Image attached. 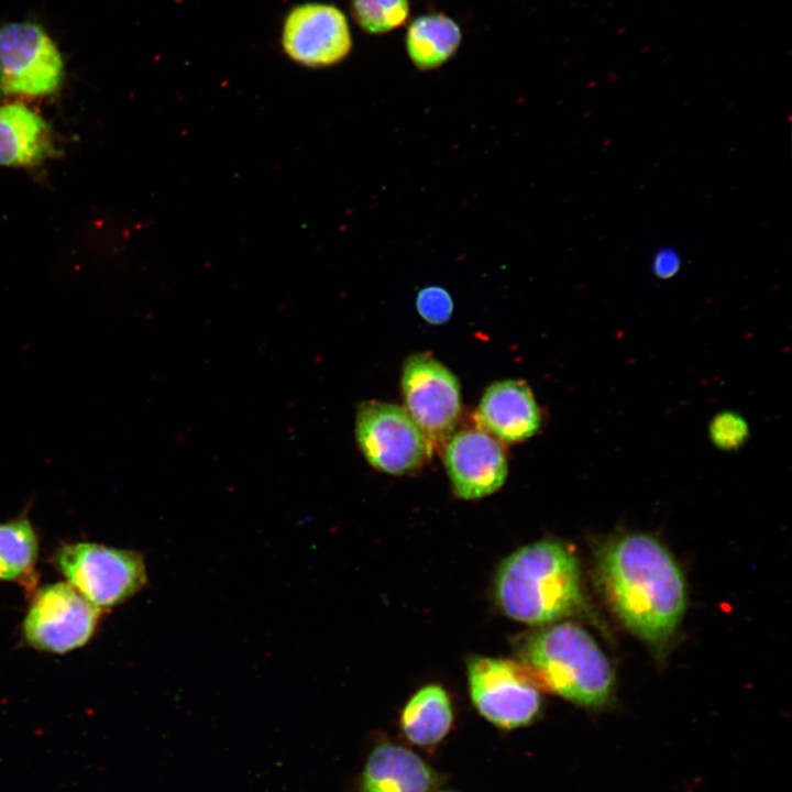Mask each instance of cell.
I'll return each mask as SVG.
<instances>
[{
	"label": "cell",
	"instance_id": "1",
	"mask_svg": "<svg viewBox=\"0 0 792 792\" xmlns=\"http://www.w3.org/2000/svg\"><path fill=\"white\" fill-rule=\"evenodd\" d=\"M600 585L622 623L644 641L661 646L675 632L686 608L683 573L653 536L624 534L596 551Z\"/></svg>",
	"mask_w": 792,
	"mask_h": 792
},
{
	"label": "cell",
	"instance_id": "2",
	"mask_svg": "<svg viewBox=\"0 0 792 792\" xmlns=\"http://www.w3.org/2000/svg\"><path fill=\"white\" fill-rule=\"evenodd\" d=\"M495 597L505 615L529 625L573 615L585 602L578 559L552 540L521 547L501 564Z\"/></svg>",
	"mask_w": 792,
	"mask_h": 792
},
{
	"label": "cell",
	"instance_id": "3",
	"mask_svg": "<svg viewBox=\"0 0 792 792\" xmlns=\"http://www.w3.org/2000/svg\"><path fill=\"white\" fill-rule=\"evenodd\" d=\"M522 663L541 688L585 706H601L612 694L613 668L594 638L573 623L543 628L528 638Z\"/></svg>",
	"mask_w": 792,
	"mask_h": 792
},
{
	"label": "cell",
	"instance_id": "4",
	"mask_svg": "<svg viewBox=\"0 0 792 792\" xmlns=\"http://www.w3.org/2000/svg\"><path fill=\"white\" fill-rule=\"evenodd\" d=\"M55 563L67 583L100 610L125 602L147 582L142 556L131 550L70 543L57 550Z\"/></svg>",
	"mask_w": 792,
	"mask_h": 792
},
{
	"label": "cell",
	"instance_id": "5",
	"mask_svg": "<svg viewBox=\"0 0 792 792\" xmlns=\"http://www.w3.org/2000/svg\"><path fill=\"white\" fill-rule=\"evenodd\" d=\"M355 437L369 463L388 474L414 472L432 453L425 432L405 408L394 404L362 403L356 413Z\"/></svg>",
	"mask_w": 792,
	"mask_h": 792
},
{
	"label": "cell",
	"instance_id": "6",
	"mask_svg": "<svg viewBox=\"0 0 792 792\" xmlns=\"http://www.w3.org/2000/svg\"><path fill=\"white\" fill-rule=\"evenodd\" d=\"M468 680L474 706L499 727L526 725L539 712L541 686L522 662L476 656L468 662Z\"/></svg>",
	"mask_w": 792,
	"mask_h": 792
},
{
	"label": "cell",
	"instance_id": "7",
	"mask_svg": "<svg viewBox=\"0 0 792 792\" xmlns=\"http://www.w3.org/2000/svg\"><path fill=\"white\" fill-rule=\"evenodd\" d=\"M64 77L62 55L44 29L15 22L0 29V91L4 95L46 96Z\"/></svg>",
	"mask_w": 792,
	"mask_h": 792
},
{
	"label": "cell",
	"instance_id": "8",
	"mask_svg": "<svg viewBox=\"0 0 792 792\" xmlns=\"http://www.w3.org/2000/svg\"><path fill=\"white\" fill-rule=\"evenodd\" d=\"M100 609L70 584L58 582L37 591L23 623L28 644L42 651L65 653L92 636Z\"/></svg>",
	"mask_w": 792,
	"mask_h": 792
},
{
	"label": "cell",
	"instance_id": "9",
	"mask_svg": "<svg viewBox=\"0 0 792 792\" xmlns=\"http://www.w3.org/2000/svg\"><path fill=\"white\" fill-rule=\"evenodd\" d=\"M406 410L432 446L447 442L461 411L460 385L453 373L428 354H414L404 365Z\"/></svg>",
	"mask_w": 792,
	"mask_h": 792
},
{
	"label": "cell",
	"instance_id": "10",
	"mask_svg": "<svg viewBox=\"0 0 792 792\" xmlns=\"http://www.w3.org/2000/svg\"><path fill=\"white\" fill-rule=\"evenodd\" d=\"M352 35L345 14L323 2L298 4L285 16L282 47L295 63L306 67H328L351 52Z\"/></svg>",
	"mask_w": 792,
	"mask_h": 792
},
{
	"label": "cell",
	"instance_id": "11",
	"mask_svg": "<svg viewBox=\"0 0 792 792\" xmlns=\"http://www.w3.org/2000/svg\"><path fill=\"white\" fill-rule=\"evenodd\" d=\"M444 464L457 496L476 499L496 492L507 476L498 441L481 429H463L446 442Z\"/></svg>",
	"mask_w": 792,
	"mask_h": 792
},
{
	"label": "cell",
	"instance_id": "12",
	"mask_svg": "<svg viewBox=\"0 0 792 792\" xmlns=\"http://www.w3.org/2000/svg\"><path fill=\"white\" fill-rule=\"evenodd\" d=\"M479 429L506 442L532 437L541 413L529 386L515 380L498 381L485 391L475 413Z\"/></svg>",
	"mask_w": 792,
	"mask_h": 792
},
{
	"label": "cell",
	"instance_id": "13",
	"mask_svg": "<svg viewBox=\"0 0 792 792\" xmlns=\"http://www.w3.org/2000/svg\"><path fill=\"white\" fill-rule=\"evenodd\" d=\"M54 152L50 128L22 105L0 107V166H33Z\"/></svg>",
	"mask_w": 792,
	"mask_h": 792
},
{
	"label": "cell",
	"instance_id": "14",
	"mask_svg": "<svg viewBox=\"0 0 792 792\" xmlns=\"http://www.w3.org/2000/svg\"><path fill=\"white\" fill-rule=\"evenodd\" d=\"M430 768L413 751L384 744L370 755L363 774V792H429Z\"/></svg>",
	"mask_w": 792,
	"mask_h": 792
},
{
	"label": "cell",
	"instance_id": "15",
	"mask_svg": "<svg viewBox=\"0 0 792 792\" xmlns=\"http://www.w3.org/2000/svg\"><path fill=\"white\" fill-rule=\"evenodd\" d=\"M462 40L459 24L443 13L416 18L406 33V50L420 70L440 67L458 51Z\"/></svg>",
	"mask_w": 792,
	"mask_h": 792
},
{
	"label": "cell",
	"instance_id": "16",
	"mask_svg": "<svg viewBox=\"0 0 792 792\" xmlns=\"http://www.w3.org/2000/svg\"><path fill=\"white\" fill-rule=\"evenodd\" d=\"M452 723V707L447 692L436 684L421 688L408 701L402 714V728L417 745L440 741Z\"/></svg>",
	"mask_w": 792,
	"mask_h": 792
},
{
	"label": "cell",
	"instance_id": "17",
	"mask_svg": "<svg viewBox=\"0 0 792 792\" xmlns=\"http://www.w3.org/2000/svg\"><path fill=\"white\" fill-rule=\"evenodd\" d=\"M37 554V536L28 518L0 524V580L25 576L35 565Z\"/></svg>",
	"mask_w": 792,
	"mask_h": 792
},
{
	"label": "cell",
	"instance_id": "18",
	"mask_svg": "<svg viewBox=\"0 0 792 792\" xmlns=\"http://www.w3.org/2000/svg\"><path fill=\"white\" fill-rule=\"evenodd\" d=\"M351 14L366 33L384 34L395 30L409 18L408 0H351Z\"/></svg>",
	"mask_w": 792,
	"mask_h": 792
},
{
	"label": "cell",
	"instance_id": "19",
	"mask_svg": "<svg viewBox=\"0 0 792 792\" xmlns=\"http://www.w3.org/2000/svg\"><path fill=\"white\" fill-rule=\"evenodd\" d=\"M747 420L733 410L716 414L710 422L708 436L713 446L722 451L740 449L749 439Z\"/></svg>",
	"mask_w": 792,
	"mask_h": 792
},
{
	"label": "cell",
	"instance_id": "20",
	"mask_svg": "<svg viewBox=\"0 0 792 792\" xmlns=\"http://www.w3.org/2000/svg\"><path fill=\"white\" fill-rule=\"evenodd\" d=\"M419 315L431 324L447 322L453 311L450 294L442 287L428 286L419 290L416 297Z\"/></svg>",
	"mask_w": 792,
	"mask_h": 792
},
{
	"label": "cell",
	"instance_id": "21",
	"mask_svg": "<svg viewBox=\"0 0 792 792\" xmlns=\"http://www.w3.org/2000/svg\"><path fill=\"white\" fill-rule=\"evenodd\" d=\"M679 266V258L675 254L662 252L654 260L653 272L660 278H669L678 272Z\"/></svg>",
	"mask_w": 792,
	"mask_h": 792
}]
</instances>
